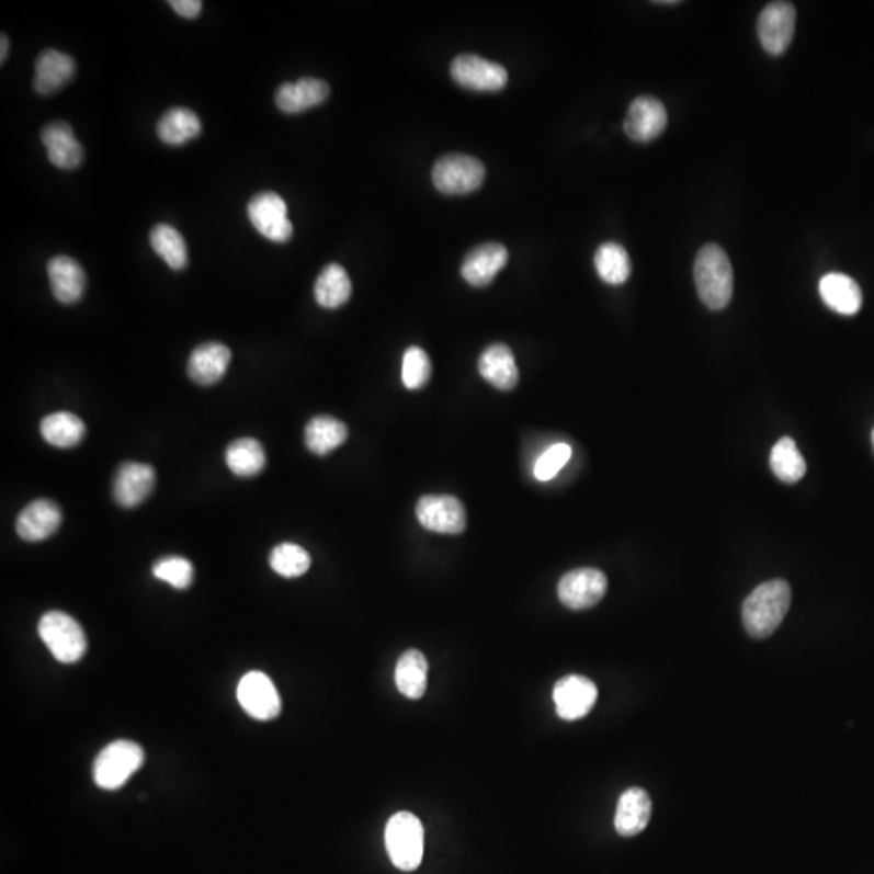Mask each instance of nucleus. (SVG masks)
I'll use <instances>...</instances> for the list:
<instances>
[{"label": "nucleus", "mask_w": 874, "mask_h": 874, "mask_svg": "<svg viewBox=\"0 0 874 874\" xmlns=\"http://www.w3.org/2000/svg\"><path fill=\"white\" fill-rule=\"evenodd\" d=\"M792 591L787 581L771 580L751 591L741 608V621L750 637H771L791 609Z\"/></svg>", "instance_id": "f257e3e1"}, {"label": "nucleus", "mask_w": 874, "mask_h": 874, "mask_svg": "<svg viewBox=\"0 0 874 874\" xmlns=\"http://www.w3.org/2000/svg\"><path fill=\"white\" fill-rule=\"evenodd\" d=\"M695 284L707 308L720 311L733 300L734 271L726 251L716 243H707L696 254Z\"/></svg>", "instance_id": "f03ea898"}, {"label": "nucleus", "mask_w": 874, "mask_h": 874, "mask_svg": "<svg viewBox=\"0 0 874 874\" xmlns=\"http://www.w3.org/2000/svg\"><path fill=\"white\" fill-rule=\"evenodd\" d=\"M386 849L390 862L400 872L410 873L420 866L424 853V829L410 811H399L387 821Z\"/></svg>", "instance_id": "7ed1b4c3"}, {"label": "nucleus", "mask_w": 874, "mask_h": 874, "mask_svg": "<svg viewBox=\"0 0 874 874\" xmlns=\"http://www.w3.org/2000/svg\"><path fill=\"white\" fill-rule=\"evenodd\" d=\"M145 763V751L130 740H117L102 748L93 764L94 784L102 791H117Z\"/></svg>", "instance_id": "20e7f679"}, {"label": "nucleus", "mask_w": 874, "mask_h": 874, "mask_svg": "<svg viewBox=\"0 0 874 874\" xmlns=\"http://www.w3.org/2000/svg\"><path fill=\"white\" fill-rule=\"evenodd\" d=\"M37 634L50 655L63 665H73L87 652L88 642L83 628L66 612H46L37 625Z\"/></svg>", "instance_id": "39448f33"}, {"label": "nucleus", "mask_w": 874, "mask_h": 874, "mask_svg": "<svg viewBox=\"0 0 874 874\" xmlns=\"http://www.w3.org/2000/svg\"><path fill=\"white\" fill-rule=\"evenodd\" d=\"M486 169L479 159L467 155H447L433 168V183L444 195H468L485 182Z\"/></svg>", "instance_id": "423d86ee"}, {"label": "nucleus", "mask_w": 874, "mask_h": 874, "mask_svg": "<svg viewBox=\"0 0 874 874\" xmlns=\"http://www.w3.org/2000/svg\"><path fill=\"white\" fill-rule=\"evenodd\" d=\"M287 204L277 193L263 192L248 203V219L254 229L274 243H285L294 236Z\"/></svg>", "instance_id": "0eeeda50"}, {"label": "nucleus", "mask_w": 874, "mask_h": 874, "mask_svg": "<svg viewBox=\"0 0 874 874\" xmlns=\"http://www.w3.org/2000/svg\"><path fill=\"white\" fill-rule=\"evenodd\" d=\"M423 529L441 535H461L467 529L465 507L454 496H423L417 504Z\"/></svg>", "instance_id": "6e6552de"}, {"label": "nucleus", "mask_w": 874, "mask_h": 874, "mask_svg": "<svg viewBox=\"0 0 874 874\" xmlns=\"http://www.w3.org/2000/svg\"><path fill=\"white\" fill-rule=\"evenodd\" d=\"M237 699L245 713L254 719L272 720L281 714V695L266 673H245L238 682Z\"/></svg>", "instance_id": "1a4fd4ad"}, {"label": "nucleus", "mask_w": 874, "mask_h": 874, "mask_svg": "<svg viewBox=\"0 0 874 874\" xmlns=\"http://www.w3.org/2000/svg\"><path fill=\"white\" fill-rule=\"evenodd\" d=\"M608 591V577L601 570L575 569L564 575L557 584V597L560 603L574 611L594 608L603 600Z\"/></svg>", "instance_id": "9d476101"}, {"label": "nucleus", "mask_w": 874, "mask_h": 874, "mask_svg": "<svg viewBox=\"0 0 874 874\" xmlns=\"http://www.w3.org/2000/svg\"><path fill=\"white\" fill-rule=\"evenodd\" d=\"M797 12L791 2H771L758 19L761 46L771 56H781L791 46L795 33Z\"/></svg>", "instance_id": "9b49d317"}, {"label": "nucleus", "mask_w": 874, "mask_h": 874, "mask_svg": "<svg viewBox=\"0 0 874 874\" xmlns=\"http://www.w3.org/2000/svg\"><path fill=\"white\" fill-rule=\"evenodd\" d=\"M451 75L455 83L472 91H499L509 81L504 67L473 54L455 57Z\"/></svg>", "instance_id": "f8f14e48"}, {"label": "nucleus", "mask_w": 874, "mask_h": 874, "mask_svg": "<svg viewBox=\"0 0 874 874\" xmlns=\"http://www.w3.org/2000/svg\"><path fill=\"white\" fill-rule=\"evenodd\" d=\"M553 700L560 719L578 720L597 705L598 689L593 680L572 673L556 683Z\"/></svg>", "instance_id": "ddd939ff"}, {"label": "nucleus", "mask_w": 874, "mask_h": 874, "mask_svg": "<svg viewBox=\"0 0 874 874\" xmlns=\"http://www.w3.org/2000/svg\"><path fill=\"white\" fill-rule=\"evenodd\" d=\"M156 483L155 468L141 462H125L118 467L112 483L115 502L125 509L143 504L152 492Z\"/></svg>", "instance_id": "4468645a"}, {"label": "nucleus", "mask_w": 874, "mask_h": 874, "mask_svg": "<svg viewBox=\"0 0 874 874\" xmlns=\"http://www.w3.org/2000/svg\"><path fill=\"white\" fill-rule=\"evenodd\" d=\"M668 127V111L652 97H639L628 107L624 130L628 138L648 143L658 138Z\"/></svg>", "instance_id": "2eb2a0df"}, {"label": "nucleus", "mask_w": 874, "mask_h": 874, "mask_svg": "<svg viewBox=\"0 0 874 874\" xmlns=\"http://www.w3.org/2000/svg\"><path fill=\"white\" fill-rule=\"evenodd\" d=\"M63 523V510L50 499L30 502L16 519V533L29 543L50 538Z\"/></svg>", "instance_id": "dca6fc26"}, {"label": "nucleus", "mask_w": 874, "mask_h": 874, "mask_svg": "<svg viewBox=\"0 0 874 874\" xmlns=\"http://www.w3.org/2000/svg\"><path fill=\"white\" fill-rule=\"evenodd\" d=\"M509 261L504 245L488 241L473 248L462 263V275L473 287H486L495 281Z\"/></svg>", "instance_id": "f3484780"}, {"label": "nucleus", "mask_w": 874, "mask_h": 874, "mask_svg": "<svg viewBox=\"0 0 874 874\" xmlns=\"http://www.w3.org/2000/svg\"><path fill=\"white\" fill-rule=\"evenodd\" d=\"M232 352L219 342H206L196 347L189 359L190 379L198 386H213L226 376Z\"/></svg>", "instance_id": "a211bd4d"}, {"label": "nucleus", "mask_w": 874, "mask_h": 874, "mask_svg": "<svg viewBox=\"0 0 874 874\" xmlns=\"http://www.w3.org/2000/svg\"><path fill=\"white\" fill-rule=\"evenodd\" d=\"M50 288L54 298L63 305H75L83 298L87 291V274L73 258L60 254L47 263Z\"/></svg>", "instance_id": "6ab92c4d"}, {"label": "nucleus", "mask_w": 874, "mask_h": 874, "mask_svg": "<svg viewBox=\"0 0 874 874\" xmlns=\"http://www.w3.org/2000/svg\"><path fill=\"white\" fill-rule=\"evenodd\" d=\"M41 141L46 146L50 164L64 170L77 169L84 159V149L75 138L67 122H53L41 132Z\"/></svg>", "instance_id": "aec40b11"}, {"label": "nucleus", "mask_w": 874, "mask_h": 874, "mask_svg": "<svg viewBox=\"0 0 874 874\" xmlns=\"http://www.w3.org/2000/svg\"><path fill=\"white\" fill-rule=\"evenodd\" d=\"M73 75V57L57 49H46L39 54L34 66V90L37 94L49 97L66 87Z\"/></svg>", "instance_id": "412c9836"}, {"label": "nucleus", "mask_w": 874, "mask_h": 874, "mask_svg": "<svg viewBox=\"0 0 874 874\" xmlns=\"http://www.w3.org/2000/svg\"><path fill=\"white\" fill-rule=\"evenodd\" d=\"M331 88L319 78H302L297 83H284L275 93V104L285 114H300L328 100Z\"/></svg>", "instance_id": "4be33fe9"}, {"label": "nucleus", "mask_w": 874, "mask_h": 874, "mask_svg": "<svg viewBox=\"0 0 874 874\" xmlns=\"http://www.w3.org/2000/svg\"><path fill=\"white\" fill-rule=\"evenodd\" d=\"M651 811V798L643 788H627L618 798L617 809H615V831L624 838L639 835L648 826Z\"/></svg>", "instance_id": "5701e85b"}, {"label": "nucleus", "mask_w": 874, "mask_h": 874, "mask_svg": "<svg viewBox=\"0 0 874 874\" xmlns=\"http://www.w3.org/2000/svg\"><path fill=\"white\" fill-rule=\"evenodd\" d=\"M483 379L501 390H510L519 383V368L515 356L506 343H492L478 360Z\"/></svg>", "instance_id": "b1692460"}, {"label": "nucleus", "mask_w": 874, "mask_h": 874, "mask_svg": "<svg viewBox=\"0 0 874 874\" xmlns=\"http://www.w3.org/2000/svg\"><path fill=\"white\" fill-rule=\"evenodd\" d=\"M819 295L822 302L839 315L852 316L862 308V288L852 277L839 272H832L821 279Z\"/></svg>", "instance_id": "393cba45"}, {"label": "nucleus", "mask_w": 874, "mask_h": 874, "mask_svg": "<svg viewBox=\"0 0 874 874\" xmlns=\"http://www.w3.org/2000/svg\"><path fill=\"white\" fill-rule=\"evenodd\" d=\"M428 666L427 656L418 649H408L396 665L397 690L410 700L423 699L428 686Z\"/></svg>", "instance_id": "a878e982"}, {"label": "nucleus", "mask_w": 874, "mask_h": 874, "mask_svg": "<svg viewBox=\"0 0 874 874\" xmlns=\"http://www.w3.org/2000/svg\"><path fill=\"white\" fill-rule=\"evenodd\" d=\"M349 436L345 423L329 415H319L305 428V444L313 454L328 455L343 444Z\"/></svg>", "instance_id": "bb28decb"}, {"label": "nucleus", "mask_w": 874, "mask_h": 874, "mask_svg": "<svg viewBox=\"0 0 874 874\" xmlns=\"http://www.w3.org/2000/svg\"><path fill=\"white\" fill-rule=\"evenodd\" d=\"M203 130L202 121L195 112L185 107L169 109L158 124V136L169 146H183L195 139Z\"/></svg>", "instance_id": "cd10ccee"}, {"label": "nucleus", "mask_w": 874, "mask_h": 874, "mask_svg": "<svg viewBox=\"0 0 874 874\" xmlns=\"http://www.w3.org/2000/svg\"><path fill=\"white\" fill-rule=\"evenodd\" d=\"M226 464L234 475L251 478L260 475L266 467V454L258 439L240 438L227 447Z\"/></svg>", "instance_id": "c85d7f7f"}, {"label": "nucleus", "mask_w": 874, "mask_h": 874, "mask_svg": "<svg viewBox=\"0 0 874 874\" xmlns=\"http://www.w3.org/2000/svg\"><path fill=\"white\" fill-rule=\"evenodd\" d=\"M87 427L77 415L57 411L41 421V436L47 444L59 449H71L83 441Z\"/></svg>", "instance_id": "c756f323"}, {"label": "nucleus", "mask_w": 874, "mask_h": 874, "mask_svg": "<svg viewBox=\"0 0 874 874\" xmlns=\"http://www.w3.org/2000/svg\"><path fill=\"white\" fill-rule=\"evenodd\" d=\"M350 295L352 282L340 264H328L316 279L315 298L322 308H340L349 302Z\"/></svg>", "instance_id": "7c9ffc66"}, {"label": "nucleus", "mask_w": 874, "mask_h": 874, "mask_svg": "<svg viewBox=\"0 0 874 874\" xmlns=\"http://www.w3.org/2000/svg\"><path fill=\"white\" fill-rule=\"evenodd\" d=\"M149 241L152 250L168 263L170 270L182 271L189 266V248L185 238L175 227L158 224L149 234Z\"/></svg>", "instance_id": "2f4dec72"}, {"label": "nucleus", "mask_w": 874, "mask_h": 874, "mask_svg": "<svg viewBox=\"0 0 874 874\" xmlns=\"http://www.w3.org/2000/svg\"><path fill=\"white\" fill-rule=\"evenodd\" d=\"M598 275L609 285L625 284L632 274V261L622 245L609 241L601 245L594 254Z\"/></svg>", "instance_id": "473e14b6"}, {"label": "nucleus", "mask_w": 874, "mask_h": 874, "mask_svg": "<svg viewBox=\"0 0 874 874\" xmlns=\"http://www.w3.org/2000/svg\"><path fill=\"white\" fill-rule=\"evenodd\" d=\"M771 468L781 481L795 485L807 473V464L802 457L794 439L782 438L771 452Z\"/></svg>", "instance_id": "72a5a7b5"}, {"label": "nucleus", "mask_w": 874, "mask_h": 874, "mask_svg": "<svg viewBox=\"0 0 874 874\" xmlns=\"http://www.w3.org/2000/svg\"><path fill=\"white\" fill-rule=\"evenodd\" d=\"M270 566L275 574L284 578H298L311 566L308 550L294 543H282L270 554Z\"/></svg>", "instance_id": "f704fd0d"}, {"label": "nucleus", "mask_w": 874, "mask_h": 874, "mask_svg": "<svg viewBox=\"0 0 874 874\" xmlns=\"http://www.w3.org/2000/svg\"><path fill=\"white\" fill-rule=\"evenodd\" d=\"M152 575L175 590H186L192 587L195 570H193L192 563L185 557L168 556L162 557L152 566Z\"/></svg>", "instance_id": "c9c22d12"}, {"label": "nucleus", "mask_w": 874, "mask_h": 874, "mask_svg": "<svg viewBox=\"0 0 874 874\" xmlns=\"http://www.w3.org/2000/svg\"><path fill=\"white\" fill-rule=\"evenodd\" d=\"M433 365L430 356L420 347H410L404 355L402 381L407 389L417 390L427 386L431 379Z\"/></svg>", "instance_id": "e433bc0d"}, {"label": "nucleus", "mask_w": 874, "mask_h": 874, "mask_svg": "<svg viewBox=\"0 0 874 874\" xmlns=\"http://www.w3.org/2000/svg\"><path fill=\"white\" fill-rule=\"evenodd\" d=\"M572 457V449L567 444H556L547 449L535 465V476L540 481H549L556 478L557 473L566 467Z\"/></svg>", "instance_id": "4c0bfd02"}, {"label": "nucleus", "mask_w": 874, "mask_h": 874, "mask_svg": "<svg viewBox=\"0 0 874 874\" xmlns=\"http://www.w3.org/2000/svg\"><path fill=\"white\" fill-rule=\"evenodd\" d=\"M169 5L183 19H198L202 13L203 2L200 0H170Z\"/></svg>", "instance_id": "58836bf2"}, {"label": "nucleus", "mask_w": 874, "mask_h": 874, "mask_svg": "<svg viewBox=\"0 0 874 874\" xmlns=\"http://www.w3.org/2000/svg\"><path fill=\"white\" fill-rule=\"evenodd\" d=\"M0 49H2V54H0V63L5 64L7 54H9V39H7L5 34H2V37H0Z\"/></svg>", "instance_id": "ea45409f"}, {"label": "nucleus", "mask_w": 874, "mask_h": 874, "mask_svg": "<svg viewBox=\"0 0 874 874\" xmlns=\"http://www.w3.org/2000/svg\"><path fill=\"white\" fill-rule=\"evenodd\" d=\"M872 441H873V449H874V430H873V433H872Z\"/></svg>", "instance_id": "a19ab883"}]
</instances>
